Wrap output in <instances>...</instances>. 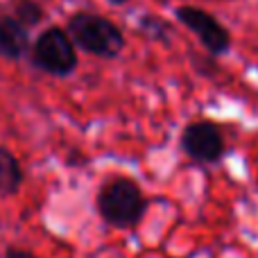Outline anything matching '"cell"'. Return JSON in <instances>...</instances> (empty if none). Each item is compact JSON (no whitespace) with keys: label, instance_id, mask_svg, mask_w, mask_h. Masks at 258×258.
I'll use <instances>...</instances> for the list:
<instances>
[{"label":"cell","instance_id":"9c48e42d","mask_svg":"<svg viewBox=\"0 0 258 258\" xmlns=\"http://www.w3.org/2000/svg\"><path fill=\"white\" fill-rule=\"evenodd\" d=\"M141 30L145 32L147 36H152V39L168 41L170 25H168L165 21H161L159 16H143V18H141Z\"/></svg>","mask_w":258,"mask_h":258},{"label":"cell","instance_id":"52a82bcc","mask_svg":"<svg viewBox=\"0 0 258 258\" xmlns=\"http://www.w3.org/2000/svg\"><path fill=\"white\" fill-rule=\"evenodd\" d=\"M23 183V170L16 156L0 147V195H12Z\"/></svg>","mask_w":258,"mask_h":258},{"label":"cell","instance_id":"6da1fadb","mask_svg":"<svg viewBox=\"0 0 258 258\" xmlns=\"http://www.w3.org/2000/svg\"><path fill=\"white\" fill-rule=\"evenodd\" d=\"M95 209L109 227L132 229L141 224L147 211V200L136 181L116 177L100 188L95 197Z\"/></svg>","mask_w":258,"mask_h":258},{"label":"cell","instance_id":"8fae6325","mask_svg":"<svg viewBox=\"0 0 258 258\" xmlns=\"http://www.w3.org/2000/svg\"><path fill=\"white\" fill-rule=\"evenodd\" d=\"M109 3H113V5H122V3H127V0H109Z\"/></svg>","mask_w":258,"mask_h":258},{"label":"cell","instance_id":"7a4b0ae2","mask_svg":"<svg viewBox=\"0 0 258 258\" xmlns=\"http://www.w3.org/2000/svg\"><path fill=\"white\" fill-rule=\"evenodd\" d=\"M68 34L75 45L100 59H116L125 48V36L120 27L98 14H75L68 21Z\"/></svg>","mask_w":258,"mask_h":258},{"label":"cell","instance_id":"3957f363","mask_svg":"<svg viewBox=\"0 0 258 258\" xmlns=\"http://www.w3.org/2000/svg\"><path fill=\"white\" fill-rule=\"evenodd\" d=\"M34 63L41 71L57 77L71 75L77 68V50L73 39L61 27H50L36 39L34 43Z\"/></svg>","mask_w":258,"mask_h":258},{"label":"cell","instance_id":"ba28073f","mask_svg":"<svg viewBox=\"0 0 258 258\" xmlns=\"http://www.w3.org/2000/svg\"><path fill=\"white\" fill-rule=\"evenodd\" d=\"M16 16L23 25L30 27V25L41 23V18H43V9H41L36 3H32V0H21V3L16 5Z\"/></svg>","mask_w":258,"mask_h":258},{"label":"cell","instance_id":"277c9868","mask_svg":"<svg viewBox=\"0 0 258 258\" xmlns=\"http://www.w3.org/2000/svg\"><path fill=\"white\" fill-rule=\"evenodd\" d=\"M177 18L181 25H186L190 32H195L197 39L202 41V45L211 54H224L231 48V34H229V30L224 25H220L218 18L211 16L204 9L183 5V7H177Z\"/></svg>","mask_w":258,"mask_h":258},{"label":"cell","instance_id":"5b68a950","mask_svg":"<svg viewBox=\"0 0 258 258\" xmlns=\"http://www.w3.org/2000/svg\"><path fill=\"white\" fill-rule=\"evenodd\" d=\"M181 147L192 161L213 163L224 154V136L213 122L197 120L186 125L181 134Z\"/></svg>","mask_w":258,"mask_h":258},{"label":"cell","instance_id":"8992f818","mask_svg":"<svg viewBox=\"0 0 258 258\" xmlns=\"http://www.w3.org/2000/svg\"><path fill=\"white\" fill-rule=\"evenodd\" d=\"M30 45L27 27L18 18H0V52L5 57L18 59Z\"/></svg>","mask_w":258,"mask_h":258},{"label":"cell","instance_id":"30bf717a","mask_svg":"<svg viewBox=\"0 0 258 258\" xmlns=\"http://www.w3.org/2000/svg\"><path fill=\"white\" fill-rule=\"evenodd\" d=\"M5 258H36V256L30 254V251H23V249H9Z\"/></svg>","mask_w":258,"mask_h":258}]
</instances>
